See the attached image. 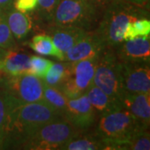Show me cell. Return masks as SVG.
Segmentation results:
<instances>
[{"instance_id":"cell-1","label":"cell","mask_w":150,"mask_h":150,"mask_svg":"<svg viewBox=\"0 0 150 150\" xmlns=\"http://www.w3.org/2000/svg\"><path fill=\"white\" fill-rule=\"evenodd\" d=\"M4 96L6 119L1 149H20L40 128L63 117L43 100L24 103L5 93Z\"/></svg>"},{"instance_id":"cell-2","label":"cell","mask_w":150,"mask_h":150,"mask_svg":"<svg viewBox=\"0 0 150 150\" xmlns=\"http://www.w3.org/2000/svg\"><path fill=\"white\" fill-rule=\"evenodd\" d=\"M149 129L131 112L121 108L98 118L94 133L106 143L107 150H129V142L134 136Z\"/></svg>"},{"instance_id":"cell-3","label":"cell","mask_w":150,"mask_h":150,"mask_svg":"<svg viewBox=\"0 0 150 150\" xmlns=\"http://www.w3.org/2000/svg\"><path fill=\"white\" fill-rule=\"evenodd\" d=\"M144 18H149V8L126 0H116L103 12L94 30L106 47L115 48L123 41V33L128 23Z\"/></svg>"},{"instance_id":"cell-4","label":"cell","mask_w":150,"mask_h":150,"mask_svg":"<svg viewBox=\"0 0 150 150\" xmlns=\"http://www.w3.org/2000/svg\"><path fill=\"white\" fill-rule=\"evenodd\" d=\"M100 17L87 0H59L49 24L95 29Z\"/></svg>"},{"instance_id":"cell-5","label":"cell","mask_w":150,"mask_h":150,"mask_svg":"<svg viewBox=\"0 0 150 150\" xmlns=\"http://www.w3.org/2000/svg\"><path fill=\"white\" fill-rule=\"evenodd\" d=\"M93 85L122 103L125 91L122 83L120 61L112 47H106L98 57L93 76Z\"/></svg>"},{"instance_id":"cell-6","label":"cell","mask_w":150,"mask_h":150,"mask_svg":"<svg viewBox=\"0 0 150 150\" xmlns=\"http://www.w3.org/2000/svg\"><path fill=\"white\" fill-rule=\"evenodd\" d=\"M80 132L81 130L76 129L62 117L40 128L22 145L20 149H60L67 142Z\"/></svg>"},{"instance_id":"cell-7","label":"cell","mask_w":150,"mask_h":150,"mask_svg":"<svg viewBox=\"0 0 150 150\" xmlns=\"http://www.w3.org/2000/svg\"><path fill=\"white\" fill-rule=\"evenodd\" d=\"M0 89L21 103L43 100V81L30 74L16 76H1Z\"/></svg>"},{"instance_id":"cell-8","label":"cell","mask_w":150,"mask_h":150,"mask_svg":"<svg viewBox=\"0 0 150 150\" xmlns=\"http://www.w3.org/2000/svg\"><path fill=\"white\" fill-rule=\"evenodd\" d=\"M98 57L70 62L69 74L59 88L68 98L73 99L86 94L93 85V76Z\"/></svg>"},{"instance_id":"cell-9","label":"cell","mask_w":150,"mask_h":150,"mask_svg":"<svg viewBox=\"0 0 150 150\" xmlns=\"http://www.w3.org/2000/svg\"><path fill=\"white\" fill-rule=\"evenodd\" d=\"M120 69L125 93H150V63L120 62Z\"/></svg>"},{"instance_id":"cell-10","label":"cell","mask_w":150,"mask_h":150,"mask_svg":"<svg viewBox=\"0 0 150 150\" xmlns=\"http://www.w3.org/2000/svg\"><path fill=\"white\" fill-rule=\"evenodd\" d=\"M63 118L81 131L90 129L95 125L98 116L88 99L87 94L69 99Z\"/></svg>"},{"instance_id":"cell-11","label":"cell","mask_w":150,"mask_h":150,"mask_svg":"<svg viewBox=\"0 0 150 150\" xmlns=\"http://www.w3.org/2000/svg\"><path fill=\"white\" fill-rule=\"evenodd\" d=\"M105 48V43L94 29L88 31L84 37L65 53L64 61L75 62L97 57Z\"/></svg>"},{"instance_id":"cell-12","label":"cell","mask_w":150,"mask_h":150,"mask_svg":"<svg viewBox=\"0 0 150 150\" xmlns=\"http://www.w3.org/2000/svg\"><path fill=\"white\" fill-rule=\"evenodd\" d=\"M150 35L123 41L114 48L120 62L150 63Z\"/></svg>"},{"instance_id":"cell-13","label":"cell","mask_w":150,"mask_h":150,"mask_svg":"<svg viewBox=\"0 0 150 150\" xmlns=\"http://www.w3.org/2000/svg\"><path fill=\"white\" fill-rule=\"evenodd\" d=\"M30 57L27 53L17 48L7 50L4 57L0 59V77L28 74Z\"/></svg>"},{"instance_id":"cell-14","label":"cell","mask_w":150,"mask_h":150,"mask_svg":"<svg viewBox=\"0 0 150 150\" xmlns=\"http://www.w3.org/2000/svg\"><path fill=\"white\" fill-rule=\"evenodd\" d=\"M48 35L53 39L54 44L64 54L75 43L85 36L88 31L83 28L71 26H56L49 24Z\"/></svg>"},{"instance_id":"cell-15","label":"cell","mask_w":150,"mask_h":150,"mask_svg":"<svg viewBox=\"0 0 150 150\" xmlns=\"http://www.w3.org/2000/svg\"><path fill=\"white\" fill-rule=\"evenodd\" d=\"M122 106L131 112L142 124L149 127L150 93H125L122 98Z\"/></svg>"},{"instance_id":"cell-16","label":"cell","mask_w":150,"mask_h":150,"mask_svg":"<svg viewBox=\"0 0 150 150\" xmlns=\"http://www.w3.org/2000/svg\"><path fill=\"white\" fill-rule=\"evenodd\" d=\"M86 94L96 112L98 118L102 115L123 108L122 103L109 97L95 85L92 86Z\"/></svg>"},{"instance_id":"cell-17","label":"cell","mask_w":150,"mask_h":150,"mask_svg":"<svg viewBox=\"0 0 150 150\" xmlns=\"http://www.w3.org/2000/svg\"><path fill=\"white\" fill-rule=\"evenodd\" d=\"M61 150H106V143L94 131H81L67 142Z\"/></svg>"},{"instance_id":"cell-18","label":"cell","mask_w":150,"mask_h":150,"mask_svg":"<svg viewBox=\"0 0 150 150\" xmlns=\"http://www.w3.org/2000/svg\"><path fill=\"white\" fill-rule=\"evenodd\" d=\"M6 19L11 32L16 41H23L32 29L31 18L24 13L16 10L14 8L4 12Z\"/></svg>"},{"instance_id":"cell-19","label":"cell","mask_w":150,"mask_h":150,"mask_svg":"<svg viewBox=\"0 0 150 150\" xmlns=\"http://www.w3.org/2000/svg\"><path fill=\"white\" fill-rule=\"evenodd\" d=\"M28 47L35 53L41 55H48L64 61V54L54 44L53 39L48 34H37L28 42Z\"/></svg>"},{"instance_id":"cell-20","label":"cell","mask_w":150,"mask_h":150,"mask_svg":"<svg viewBox=\"0 0 150 150\" xmlns=\"http://www.w3.org/2000/svg\"><path fill=\"white\" fill-rule=\"evenodd\" d=\"M70 71V62L54 63L43 79L44 83L52 87L59 88L67 79Z\"/></svg>"},{"instance_id":"cell-21","label":"cell","mask_w":150,"mask_h":150,"mask_svg":"<svg viewBox=\"0 0 150 150\" xmlns=\"http://www.w3.org/2000/svg\"><path fill=\"white\" fill-rule=\"evenodd\" d=\"M69 99L59 88L52 87L43 83V101L58 110L62 115L67 107Z\"/></svg>"},{"instance_id":"cell-22","label":"cell","mask_w":150,"mask_h":150,"mask_svg":"<svg viewBox=\"0 0 150 150\" xmlns=\"http://www.w3.org/2000/svg\"><path fill=\"white\" fill-rule=\"evenodd\" d=\"M150 35L149 18H144L128 23L123 33V41L131 40L135 38Z\"/></svg>"},{"instance_id":"cell-23","label":"cell","mask_w":150,"mask_h":150,"mask_svg":"<svg viewBox=\"0 0 150 150\" xmlns=\"http://www.w3.org/2000/svg\"><path fill=\"white\" fill-rule=\"evenodd\" d=\"M17 46L18 43L8 24L5 13L0 10V48L10 50L16 48Z\"/></svg>"},{"instance_id":"cell-24","label":"cell","mask_w":150,"mask_h":150,"mask_svg":"<svg viewBox=\"0 0 150 150\" xmlns=\"http://www.w3.org/2000/svg\"><path fill=\"white\" fill-rule=\"evenodd\" d=\"M54 62L48 59H44L40 56L33 55L30 57V69L28 74L34 75L39 79H42L46 76L48 70Z\"/></svg>"},{"instance_id":"cell-25","label":"cell","mask_w":150,"mask_h":150,"mask_svg":"<svg viewBox=\"0 0 150 150\" xmlns=\"http://www.w3.org/2000/svg\"><path fill=\"white\" fill-rule=\"evenodd\" d=\"M59 2V0H38V5L36 9L38 18L42 22L50 23Z\"/></svg>"},{"instance_id":"cell-26","label":"cell","mask_w":150,"mask_h":150,"mask_svg":"<svg viewBox=\"0 0 150 150\" xmlns=\"http://www.w3.org/2000/svg\"><path fill=\"white\" fill-rule=\"evenodd\" d=\"M129 150H149V129H145L134 136L129 142Z\"/></svg>"},{"instance_id":"cell-27","label":"cell","mask_w":150,"mask_h":150,"mask_svg":"<svg viewBox=\"0 0 150 150\" xmlns=\"http://www.w3.org/2000/svg\"><path fill=\"white\" fill-rule=\"evenodd\" d=\"M38 0H14L13 8L21 13H28L37 9Z\"/></svg>"},{"instance_id":"cell-28","label":"cell","mask_w":150,"mask_h":150,"mask_svg":"<svg viewBox=\"0 0 150 150\" xmlns=\"http://www.w3.org/2000/svg\"><path fill=\"white\" fill-rule=\"evenodd\" d=\"M6 119V102L4 93L0 89V149H2V143L4 138V131Z\"/></svg>"},{"instance_id":"cell-29","label":"cell","mask_w":150,"mask_h":150,"mask_svg":"<svg viewBox=\"0 0 150 150\" xmlns=\"http://www.w3.org/2000/svg\"><path fill=\"white\" fill-rule=\"evenodd\" d=\"M87 1L95 9L98 15L101 18L105 9L116 0H87Z\"/></svg>"},{"instance_id":"cell-30","label":"cell","mask_w":150,"mask_h":150,"mask_svg":"<svg viewBox=\"0 0 150 150\" xmlns=\"http://www.w3.org/2000/svg\"><path fill=\"white\" fill-rule=\"evenodd\" d=\"M14 0H0V10L6 12L13 8Z\"/></svg>"},{"instance_id":"cell-31","label":"cell","mask_w":150,"mask_h":150,"mask_svg":"<svg viewBox=\"0 0 150 150\" xmlns=\"http://www.w3.org/2000/svg\"><path fill=\"white\" fill-rule=\"evenodd\" d=\"M131 4H134L135 5L142 6V7H146V4H149V0H126Z\"/></svg>"},{"instance_id":"cell-32","label":"cell","mask_w":150,"mask_h":150,"mask_svg":"<svg viewBox=\"0 0 150 150\" xmlns=\"http://www.w3.org/2000/svg\"><path fill=\"white\" fill-rule=\"evenodd\" d=\"M6 51H7V50H4V49H2V48H0V59L4 57V55L6 53Z\"/></svg>"}]
</instances>
